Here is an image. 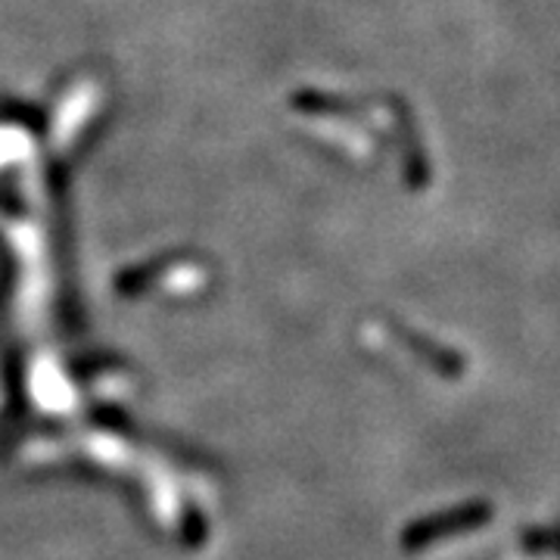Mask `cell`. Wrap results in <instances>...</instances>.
Returning <instances> with one entry per match:
<instances>
[{
    "label": "cell",
    "mask_w": 560,
    "mask_h": 560,
    "mask_svg": "<svg viewBox=\"0 0 560 560\" xmlns=\"http://www.w3.org/2000/svg\"><path fill=\"white\" fill-rule=\"evenodd\" d=\"M492 517V508L486 501H474V504H460L452 511H442L436 517H427L418 521L408 533H405V545L408 548H420L427 541L445 539V536H455V533H467V529H477L486 526Z\"/></svg>",
    "instance_id": "6da1fadb"
}]
</instances>
